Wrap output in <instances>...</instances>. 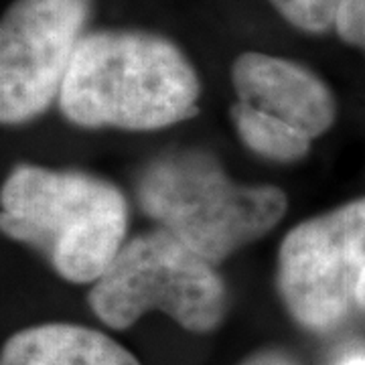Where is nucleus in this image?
Returning <instances> with one entry per match:
<instances>
[{"mask_svg": "<svg viewBox=\"0 0 365 365\" xmlns=\"http://www.w3.org/2000/svg\"><path fill=\"white\" fill-rule=\"evenodd\" d=\"M138 201L163 230L213 266L270 232L287 211L280 189L237 185L201 150L153 160L138 179Z\"/></svg>", "mask_w": 365, "mask_h": 365, "instance_id": "obj_3", "label": "nucleus"}, {"mask_svg": "<svg viewBox=\"0 0 365 365\" xmlns=\"http://www.w3.org/2000/svg\"><path fill=\"white\" fill-rule=\"evenodd\" d=\"M365 274V199L297 225L280 246L278 287L288 313L331 331L357 304Z\"/></svg>", "mask_w": 365, "mask_h": 365, "instance_id": "obj_5", "label": "nucleus"}, {"mask_svg": "<svg viewBox=\"0 0 365 365\" xmlns=\"http://www.w3.org/2000/svg\"><path fill=\"white\" fill-rule=\"evenodd\" d=\"M357 304L365 309V274L364 278H361V284H359V292H357Z\"/></svg>", "mask_w": 365, "mask_h": 365, "instance_id": "obj_14", "label": "nucleus"}, {"mask_svg": "<svg viewBox=\"0 0 365 365\" xmlns=\"http://www.w3.org/2000/svg\"><path fill=\"white\" fill-rule=\"evenodd\" d=\"M244 365H299L292 357H288L287 353L280 351H264L250 357Z\"/></svg>", "mask_w": 365, "mask_h": 365, "instance_id": "obj_13", "label": "nucleus"}, {"mask_svg": "<svg viewBox=\"0 0 365 365\" xmlns=\"http://www.w3.org/2000/svg\"><path fill=\"white\" fill-rule=\"evenodd\" d=\"M329 365H365V341H351L339 347Z\"/></svg>", "mask_w": 365, "mask_h": 365, "instance_id": "obj_12", "label": "nucleus"}, {"mask_svg": "<svg viewBox=\"0 0 365 365\" xmlns=\"http://www.w3.org/2000/svg\"><path fill=\"white\" fill-rule=\"evenodd\" d=\"M335 29L345 43L365 51V0H341Z\"/></svg>", "mask_w": 365, "mask_h": 365, "instance_id": "obj_11", "label": "nucleus"}, {"mask_svg": "<svg viewBox=\"0 0 365 365\" xmlns=\"http://www.w3.org/2000/svg\"><path fill=\"white\" fill-rule=\"evenodd\" d=\"M100 321L126 329L150 311H160L193 333L222 323L227 294L213 264L167 230L124 244L90 292Z\"/></svg>", "mask_w": 365, "mask_h": 365, "instance_id": "obj_4", "label": "nucleus"}, {"mask_svg": "<svg viewBox=\"0 0 365 365\" xmlns=\"http://www.w3.org/2000/svg\"><path fill=\"white\" fill-rule=\"evenodd\" d=\"M232 120L240 138L260 157L272 160H297L304 157L311 148V138L307 134L258 108L237 102L232 108Z\"/></svg>", "mask_w": 365, "mask_h": 365, "instance_id": "obj_9", "label": "nucleus"}, {"mask_svg": "<svg viewBox=\"0 0 365 365\" xmlns=\"http://www.w3.org/2000/svg\"><path fill=\"white\" fill-rule=\"evenodd\" d=\"M2 232L45 254L59 276L96 282L122 250L128 205L112 182L19 167L2 187Z\"/></svg>", "mask_w": 365, "mask_h": 365, "instance_id": "obj_2", "label": "nucleus"}, {"mask_svg": "<svg viewBox=\"0 0 365 365\" xmlns=\"http://www.w3.org/2000/svg\"><path fill=\"white\" fill-rule=\"evenodd\" d=\"M292 26L307 33H325L335 26L341 0H268Z\"/></svg>", "mask_w": 365, "mask_h": 365, "instance_id": "obj_10", "label": "nucleus"}, {"mask_svg": "<svg viewBox=\"0 0 365 365\" xmlns=\"http://www.w3.org/2000/svg\"><path fill=\"white\" fill-rule=\"evenodd\" d=\"M232 81L242 104L280 118L288 126L321 136L335 120V100L307 67L266 53H242L232 67Z\"/></svg>", "mask_w": 365, "mask_h": 365, "instance_id": "obj_7", "label": "nucleus"}, {"mask_svg": "<svg viewBox=\"0 0 365 365\" xmlns=\"http://www.w3.org/2000/svg\"><path fill=\"white\" fill-rule=\"evenodd\" d=\"M0 365H143L108 335L79 325H39L4 343Z\"/></svg>", "mask_w": 365, "mask_h": 365, "instance_id": "obj_8", "label": "nucleus"}, {"mask_svg": "<svg viewBox=\"0 0 365 365\" xmlns=\"http://www.w3.org/2000/svg\"><path fill=\"white\" fill-rule=\"evenodd\" d=\"M199 93L197 71L173 41L98 31L78 45L59 106L79 126L157 130L193 116Z\"/></svg>", "mask_w": 365, "mask_h": 365, "instance_id": "obj_1", "label": "nucleus"}, {"mask_svg": "<svg viewBox=\"0 0 365 365\" xmlns=\"http://www.w3.org/2000/svg\"><path fill=\"white\" fill-rule=\"evenodd\" d=\"M93 0H14L0 23V116L19 124L59 96Z\"/></svg>", "mask_w": 365, "mask_h": 365, "instance_id": "obj_6", "label": "nucleus"}]
</instances>
